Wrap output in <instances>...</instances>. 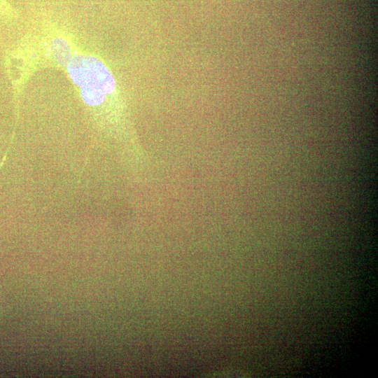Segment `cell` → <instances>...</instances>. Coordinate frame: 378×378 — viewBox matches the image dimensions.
<instances>
[{
    "instance_id": "1",
    "label": "cell",
    "mask_w": 378,
    "mask_h": 378,
    "mask_svg": "<svg viewBox=\"0 0 378 378\" xmlns=\"http://www.w3.org/2000/svg\"><path fill=\"white\" fill-rule=\"evenodd\" d=\"M50 51L57 63L66 68L86 104L99 106L113 92L115 84L113 76L96 57L73 48L61 36L51 39Z\"/></svg>"
}]
</instances>
